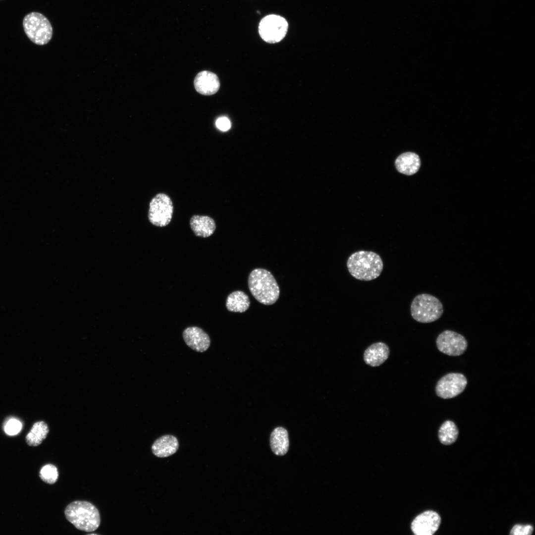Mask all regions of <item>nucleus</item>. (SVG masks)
Instances as JSON below:
<instances>
[{
    "mask_svg": "<svg viewBox=\"0 0 535 535\" xmlns=\"http://www.w3.org/2000/svg\"><path fill=\"white\" fill-rule=\"evenodd\" d=\"M40 477L47 483L51 484L54 483L58 478L57 468L51 464L45 465L40 470Z\"/></svg>",
    "mask_w": 535,
    "mask_h": 535,
    "instance_id": "nucleus-21",
    "label": "nucleus"
},
{
    "mask_svg": "<svg viewBox=\"0 0 535 535\" xmlns=\"http://www.w3.org/2000/svg\"><path fill=\"white\" fill-rule=\"evenodd\" d=\"M173 206L170 198L164 193L157 194L150 201L148 218L153 225L163 227L171 220Z\"/></svg>",
    "mask_w": 535,
    "mask_h": 535,
    "instance_id": "nucleus-7",
    "label": "nucleus"
},
{
    "mask_svg": "<svg viewBox=\"0 0 535 535\" xmlns=\"http://www.w3.org/2000/svg\"><path fill=\"white\" fill-rule=\"evenodd\" d=\"M190 225L196 236L203 238L211 236L216 228L214 220L207 215H193L190 220Z\"/></svg>",
    "mask_w": 535,
    "mask_h": 535,
    "instance_id": "nucleus-16",
    "label": "nucleus"
},
{
    "mask_svg": "<svg viewBox=\"0 0 535 535\" xmlns=\"http://www.w3.org/2000/svg\"><path fill=\"white\" fill-rule=\"evenodd\" d=\"M288 23L283 17L275 14H269L260 21L258 31L261 38L266 42L270 44L281 41L286 36Z\"/></svg>",
    "mask_w": 535,
    "mask_h": 535,
    "instance_id": "nucleus-6",
    "label": "nucleus"
},
{
    "mask_svg": "<svg viewBox=\"0 0 535 535\" xmlns=\"http://www.w3.org/2000/svg\"><path fill=\"white\" fill-rule=\"evenodd\" d=\"M215 124L217 128L222 131H226L231 127L229 119L224 116L218 118L216 121Z\"/></svg>",
    "mask_w": 535,
    "mask_h": 535,
    "instance_id": "nucleus-24",
    "label": "nucleus"
},
{
    "mask_svg": "<svg viewBox=\"0 0 535 535\" xmlns=\"http://www.w3.org/2000/svg\"><path fill=\"white\" fill-rule=\"evenodd\" d=\"M195 88L197 92L203 95H212L219 89L220 82L217 76L209 71H202L195 78Z\"/></svg>",
    "mask_w": 535,
    "mask_h": 535,
    "instance_id": "nucleus-12",
    "label": "nucleus"
},
{
    "mask_svg": "<svg viewBox=\"0 0 535 535\" xmlns=\"http://www.w3.org/2000/svg\"><path fill=\"white\" fill-rule=\"evenodd\" d=\"M347 267L350 274L362 281H370L381 274L383 264L377 253L368 251H359L352 254L347 261Z\"/></svg>",
    "mask_w": 535,
    "mask_h": 535,
    "instance_id": "nucleus-1",
    "label": "nucleus"
},
{
    "mask_svg": "<svg viewBox=\"0 0 535 535\" xmlns=\"http://www.w3.org/2000/svg\"><path fill=\"white\" fill-rule=\"evenodd\" d=\"M270 445L272 451L275 455L283 456L286 454L289 446L287 430L282 427H277L273 429L270 434Z\"/></svg>",
    "mask_w": 535,
    "mask_h": 535,
    "instance_id": "nucleus-17",
    "label": "nucleus"
},
{
    "mask_svg": "<svg viewBox=\"0 0 535 535\" xmlns=\"http://www.w3.org/2000/svg\"><path fill=\"white\" fill-rule=\"evenodd\" d=\"M64 514L70 523L82 531H95L100 525L98 509L88 501H75L70 503L65 508Z\"/></svg>",
    "mask_w": 535,
    "mask_h": 535,
    "instance_id": "nucleus-3",
    "label": "nucleus"
},
{
    "mask_svg": "<svg viewBox=\"0 0 535 535\" xmlns=\"http://www.w3.org/2000/svg\"><path fill=\"white\" fill-rule=\"evenodd\" d=\"M22 428L21 423L15 419L9 420L4 426V431L8 435H13L17 434Z\"/></svg>",
    "mask_w": 535,
    "mask_h": 535,
    "instance_id": "nucleus-22",
    "label": "nucleus"
},
{
    "mask_svg": "<svg viewBox=\"0 0 535 535\" xmlns=\"http://www.w3.org/2000/svg\"><path fill=\"white\" fill-rule=\"evenodd\" d=\"M23 26L28 38L37 45H46L52 39V25L42 13L32 12L27 14L23 19Z\"/></svg>",
    "mask_w": 535,
    "mask_h": 535,
    "instance_id": "nucleus-5",
    "label": "nucleus"
},
{
    "mask_svg": "<svg viewBox=\"0 0 535 535\" xmlns=\"http://www.w3.org/2000/svg\"><path fill=\"white\" fill-rule=\"evenodd\" d=\"M182 335L186 345L195 351L205 352L210 346L209 335L199 327H188L184 329Z\"/></svg>",
    "mask_w": 535,
    "mask_h": 535,
    "instance_id": "nucleus-11",
    "label": "nucleus"
},
{
    "mask_svg": "<svg viewBox=\"0 0 535 535\" xmlns=\"http://www.w3.org/2000/svg\"><path fill=\"white\" fill-rule=\"evenodd\" d=\"M389 355L388 346L384 343L378 342L369 346L364 353L365 362L372 367H377L383 364Z\"/></svg>",
    "mask_w": 535,
    "mask_h": 535,
    "instance_id": "nucleus-13",
    "label": "nucleus"
},
{
    "mask_svg": "<svg viewBox=\"0 0 535 535\" xmlns=\"http://www.w3.org/2000/svg\"><path fill=\"white\" fill-rule=\"evenodd\" d=\"M440 523L441 518L436 512L427 510L414 519L411 529L416 535H432L437 531Z\"/></svg>",
    "mask_w": 535,
    "mask_h": 535,
    "instance_id": "nucleus-10",
    "label": "nucleus"
},
{
    "mask_svg": "<svg viewBox=\"0 0 535 535\" xmlns=\"http://www.w3.org/2000/svg\"><path fill=\"white\" fill-rule=\"evenodd\" d=\"M177 438L172 435H164L155 441L152 446L153 453L157 457L164 458L174 454L178 450Z\"/></svg>",
    "mask_w": 535,
    "mask_h": 535,
    "instance_id": "nucleus-14",
    "label": "nucleus"
},
{
    "mask_svg": "<svg viewBox=\"0 0 535 535\" xmlns=\"http://www.w3.org/2000/svg\"><path fill=\"white\" fill-rule=\"evenodd\" d=\"M467 384V378L463 374L449 373L437 382L435 387L436 394L443 399L452 398L461 394Z\"/></svg>",
    "mask_w": 535,
    "mask_h": 535,
    "instance_id": "nucleus-9",
    "label": "nucleus"
},
{
    "mask_svg": "<svg viewBox=\"0 0 535 535\" xmlns=\"http://www.w3.org/2000/svg\"><path fill=\"white\" fill-rule=\"evenodd\" d=\"M459 431L455 424L450 420L444 422L438 430V438L444 445H450L457 439Z\"/></svg>",
    "mask_w": 535,
    "mask_h": 535,
    "instance_id": "nucleus-20",
    "label": "nucleus"
},
{
    "mask_svg": "<svg viewBox=\"0 0 535 535\" xmlns=\"http://www.w3.org/2000/svg\"><path fill=\"white\" fill-rule=\"evenodd\" d=\"M250 301L248 296L243 291L237 290L232 292L227 296L226 307L228 311L232 312L243 313L249 308Z\"/></svg>",
    "mask_w": 535,
    "mask_h": 535,
    "instance_id": "nucleus-18",
    "label": "nucleus"
},
{
    "mask_svg": "<svg viewBox=\"0 0 535 535\" xmlns=\"http://www.w3.org/2000/svg\"><path fill=\"white\" fill-rule=\"evenodd\" d=\"M395 165L398 172L405 175H412L419 170L421 166V160L416 153L406 152L397 158Z\"/></svg>",
    "mask_w": 535,
    "mask_h": 535,
    "instance_id": "nucleus-15",
    "label": "nucleus"
},
{
    "mask_svg": "<svg viewBox=\"0 0 535 535\" xmlns=\"http://www.w3.org/2000/svg\"><path fill=\"white\" fill-rule=\"evenodd\" d=\"M248 287L254 297L265 305L275 303L279 298L280 289L271 273L262 268L253 269L248 279Z\"/></svg>",
    "mask_w": 535,
    "mask_h": 535,
    "instance_id": "nucleus-2",
    "label": "nucleus"
},
{
    "mask_svg": "<svg viewBox=\"0 0 535 535\" xmlns=\"http://www.w3.org/2000/svg\"><path fill=\"white\" fill-rule=\"evenodd\" d=\"M49 432L47 424L43 421L35 423L26 437L27 444L31 446L40 445L46 438Z\"/></svg>",
    "mask_w": 535,
    "mask_h": 535,
    "instance_id": "nucleus-19",
    "label": "nucleus"
},
{
    "mask_svg": "<svg viewBox=\"0 0 535 535\" xmlns=\"http://www.w3.org/2000/svg\"><path fill=\"white\" fill-rule=\"evenodd\" d=\"M534 531L533 527L531 525H515L510 531L512 535H530Z\"/></svg>",
    "mask_w": 535,
    "mask_h": 535,
    "instance_id": "nucleus-23",
    "label": "nucleus"
},
{
    "mask_svg": "<svg viewBox=\"0 0 535 535\" xmlns=\"http://www.w3.org/2000/svg\"><path fill=\"white\" fill-rule=\"evenodd\" d=\"M410 308L413 319L421 323L436 321L443 313L441 301L437 297L427 293L417 295L413 300Z\"/></svg>",
    "mask_w": 535,
    "mask_h": 535,
    "instance_id": "nucleus-4",
    "label": "nucleus"
},
{
    "mask_svg": "<svg viewBox=\"0 0 535 535\" xmlns=\"http://www.w3.org/2000/svg\"><path fill=\"white\" fill-rule=\"evenodd\" d=\"M436 344L440 352L451 356L462 355L468 346L467 341L464 336L450 330L440 333L436 338Z\"/></svg>",
    "mask_w": 535,
    "mask_h": 535,
    "instance_id": "nucleus-8",
    "label": "nucleus"
}]
</instances>
